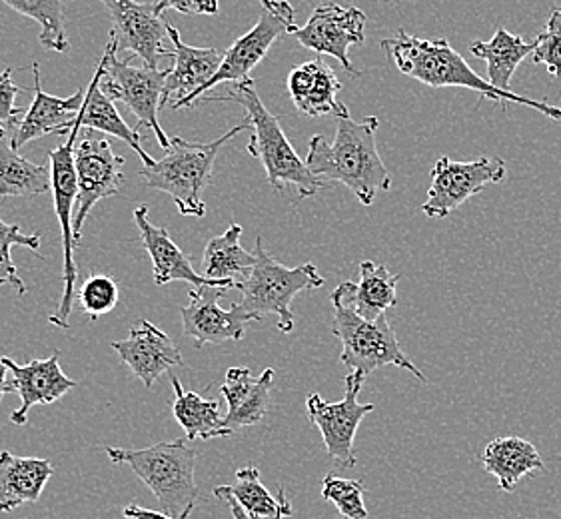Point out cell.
<instances>
[{
	"instance_id": "cell-1",
	"label": "cell",
	"mask_w": 561,
	"mask_h": 519,
	"mask_svg": "<svg viewBox=\"0 0 561 519\" xmlns=\"http://www.w3.org/2000/svg\"><path fill=\"white\" fill-rule=\"evenodd\" d=\"M380 120L368 116L362 123L352 116L337 118L334 142H325L324 136L310 138L306 164L320 181L342 182L359 204L371 206L378 193L392 188V174L386 169L378 145Z\"/></svg>"
},
{
	"instance_id": "cell-2",
	"label": "cell",
	"mask_w": 561,
	"mask_h": 519,
	"mask_svg": "<svg viewBox=\"0 0 561 519\" xmlns=\"http://www.w3.org/2000/svg\"><path fill=\"white\" fill-rule=\"evenodd\" d=\"M382 50L402 74L432 89H470L480 94V102L488 99L502 104L504 108L505 102H514L534 108L556 123L561 120V108L558 106H551L543 101H531L516 92L500 91L488 80L478 77V72L463 60L458 50L449 46L446 38L424 41L405 31H398L392 38H383Z\"/></svg>"
},
{
	"instance_id": "cell-3",
	"label": "cell",
	"mask_w": 561,
	"mask_h": 519,
	"mask_svg": "<svg viewBox=\"0 0 561 519\" xmlns=\"http://www.w3.org/2000/svg\"><path fill=\"white\" fill-rule=\"evenodd\" d=\"M204 101H234L244 106L247 118L254 130L252 140L248 145V152L250 157L262 162L270 186L274 191L282 193L286 186H293L298 196L306 200L316 196L320 188H324V182L310 172L306 160L296 154L288 136L282 130L278 118L264 106V102L256 92L254 80L237 82L226 96L201 99L198 102Z\"/></svg>"
},
{
	"instance_id": "cell-4",
	"label": "cell",
	"mask_w": 561,
	"mask_h": 519,
	"mask_svg": "<svg viewBox=\"0 0 561 519\" xmlns=\"http://www.w3.org/2000/svg\"><path fill=\"white\" fill-rule=\"evenodd\" d=\"M248 128H252V125L247 118L242 125L234 126L225 136L208 145L188 142L180 136H172L170 150H167L169 154L157 160L152 166H142L140 178L148 188L170 194L179 206L180 215L203 218L206 215L203 193L213 182L214 160L228 140Z\"/></svg>"
},
{
	"instance_id": "cell-5",
	"label": "cell",
	"mask_w": 561,
	"mask_h": 519,
	"mask_svg": "<svg viewBox=\"0 0 561 519\" xmlns=\"http://www.w3.org/2000/svg\"><path fill=\"white\" fill-rule=\"evenodd\" d=\"M113 463H124L135 472L157 497L160 511L172 519H188L198 501L194 480L196 452L186 446V438L162 441L145 450L106 448Z\"/></svg>"
},
{
	"instance_id": "cell-6",
	"label": "cell",
	"mask_w": 561,
	"mask_h": 519,
	"mask_svg": "<svg viewBox=\"0 0 561 519\" xmlns=\"http://www.w3.org/2000/svg\"><path fill=\"white\" fill-rule=\"evenodd\" d=\"M256 264L248 278L238 282L242 292L240 310L262 320L268 314L278 316V330L290 334L294 330L293 300L300 292L316 290L324 286L322 274L312 262L300 264L296 268H286L278 260L272 258L262 237L256 238Z\"/></svg>"
},
{
	"instance_id": "cell-7",
	"label": "cell",
	"mask_w": 561,
	"mask_h": 519,
	"mask_svg": "<svg viewBox=\"0 0 561 519\" xmlns=\"http://www.w3.org/2000/svg\"><path fill=\"white\" fill-rule=\"evenodd\" d=\"M334 305V324L332 334L342 344L340 361L348 368L350 372H358L368 378L374 370L383 366H398L408 372L414 373L417 380L427 382L426 376L414 361L405 356L396 338V332L390 326L386 314L378 320H364L354 312L352 305L342 302H332Z\"/></svg>"
},
{
	"instance_id": "cell-8",
	"label": "cell",
	"mask_w": 561,
	"mask_h": 519,
	"mask_svg": "<svg viewBox=\"0 0 561 519\" xmlns=\"http://www.w3.org/2000/svg\"><path fill=\"white\" fill-rule=\"evenodd\" d=\"M101 91L113 102H124L126 108L138 118L135 130L150 128L158 145L170 150V138L158 123V111H162V94L169 79V68L135 67L133 57L118 58V46L113 36L104 48L101 62Z\"/></svg>"
},
{
	"instance_id": "cell-9",
	"label": "cell",
	"mask_w": 561,
	"mask_h": 519,
	"mask_svg": "<svg viewBox=\"0 0 561 519\" xmlns=\"http://www.w3.org/2000/svg\"><path fill=\"white\" fill-rule=\"evenodd\" d=\"M80 130H72L68 135L67 142L48 152V162L53 170V196H55V212H57L60 234H62V252H65V264H62V280H65V292L60 298L57 312L48 318L50 324L58 327H68V318L72 314V305L77 300V280L79 270L75 264V249L79 246L75 238V216L72 206L79 198V182H77V170H75V142Z\"/></svg>"
},
{
	"instance_id": "cell-10",
	"label": "cell",
	"mask_w": 561,
	"mask_h": 519,
	"mask_svg": "<svg viewBox=\"0 0 561 519\" xmlns=\"http://www.w3.org/2000/svg\"><path fill=\"white\" fill-rule=\"evenodd\" d=\"M260 4L259 23L226 50L222 67L204 86L198 101L222 82L237 84L250 79V72L264 60L272 45L284 34L296 31V12L288 0H260Z\"/></svg>"
},
{
	"instance_id": "cell-11",
	"label": "cell",
	"mask_w": 561,
	"mask_h": 519,
	"mask_svg": "<svg viewBox=\"0 0 561 519\" xmlns=\"http://www.w3.org/2000/svg\"><path fill=\"white\" fill-rule=\"evenodd\" d=\"M505 174V162L497 157H482L472 162H456L442 157L432 169V184L422 212L427 218L442 220L456 212L461 204L483 193L485 186L504 181Z\"/></svg>"
},
{
	"instance_id": "cell-12",
	"label": "cell",
	"mask_w": 561,
	"mask_h": 519,
	"mask_svg": "<svg viewBox=\"0 0 561 519\" xmlns=\"http://www.w3.org/2000/svg\"><path fill=\"white\" fill-rule=\"evenodd\" d=\"M366 382L358 372H350L344 378L346 397L342 402H324L322 395H308L306 410L308 418L320 429L328 455L334 460L337 468H354L356 453L354 440L362 419L374 412V404H359L358 394Z\"/></svg>"
},
{
	"instance_id": "cell-13",
	"label": "cell",
	"mask_w": 561,
	"mask_h": 519,
	"mask_svg": "<svg viewBox=\"0 0 561 519\" xmlns=\"http://www.w3.org/2000/svg\"><path fill=\"white\" fill-rule=\"evenodd\" d=\"M79 147L75 148V170L79 182L77 215H75V238L82 242V227L89 218L90 210L104 198L118 196L124 186V159L114 154L108 138L82 132Z\"/></svg>"
},
{
	"instance_id": "cell-14",
	"label": "cell",
	"mask_w": 561,
	"mask_h": 519,
	"mask_svg": "<svg viewBox=\"0 0 561 519\" xmlns=\"http://www.w3.org/2000/svg\"><path fill=\"white\" fill-rule=\"evenodd\" d=\"M366 14L356 7H342L336 2L320 4L308 23L296 26L293 36L316 55H328L342 62L350 77L359 74L350 60V48L366 41Z\"/></svg>"
},
{
	"instance_id": "cell-15",
	"label": "cell",
	"mask_w": 561,
	"mask_h": 519,
	"mask_svg": "<svg viewBox=\"0 0 561 519\" xmlns=\"http://www.w3.org/2000/svg\"><path fill=\"white\" fill-rule=\"evenodd\" d=\"M113 19L111 36L118 53H130L145 60V67L158 68L162 57H174L164 48L169 38V21L158 14L154 2L136 0H101Z\"/></svg>"
},
{
	"instance_id": "cell-16",
	"label": "cell",
	"mask_w": 561,
	"mask_h": 519,
	"mask_svg": "<svg viewBox=\"0 0 561 519\" xmlns=\"http://www.w3.org/2000/svg\"><path fill=\"white\" fill-rule=\"evenodd\" d=\"M225 292L226 288L218 286L191 288V304L180 308L184 334L194 338L196 348H203L204 344L240 342L247 334L248 324L260 322L259 318L242 312L238 304H232L230 310H222L218 300Z\"/></svg>"
},
{
	"instance_id": "cell-17",
	"label": "cell",
	"mask_w": 561,
	"mask_h": 519,
	"mask_svg": "<svg viewBox=\"0 0 561 519\" xmlns=\"http://www.w3.org/2000/svg\"><path fill=\"white\" fill-rule=\"evenodd\" d=\"M169 38L174 45V67L169 68V79L160 104L162 108L170 104L174 111H180L198 101L204 86L222 67L225 55L216 48L184 45L179 31L170 23Z\"/></svg>"
},
{
	"instance_id": "cell-18",
	"label": "cell",
	"mask_w": 561,
	"mask_h": 519,
	"mask_svg": "<svg viewBox=\"0 0 561 519\" xmlns=\"http://www.w3.org/2000/svg\"><path fill=\"white\" fill-rule=\"evenodd\" d=\"M113 348L147 388L157 384L164 373L184 366L174 339L148 320L133 324L128 338L113 342Z\"/></svg>"
},
{
	"instance_id": "cell-19",
	"label": "cell",
	"mask_w": 561,
	"mask_h": 519,
	"mask_svg": "<svg viewBox=\"0 0 561 519\" xmlns=\"http://www.w3.org/2000/svg\"><path fill=\"white\" fill-rule=\"evenodd\" d=\"M34 74V101L23 120L16 125L11 136L12 150L21 148L43 136H68L75 130V123L79 118L80 111L84 106L87 89L75 92L70 99H58L53 94H46L41 84V67L38 62L33 65Z\"/></svg>"
},
{
	"instance_id": "cell-20",
	"label": "cell",
	"mask_w": 561,
	"mask_h": 519,
	"mask_svg": "<svg viewBox=\"0 0 561 519\" xmlns=\"http://www.w3.org/2000/svg\"><path fill=\"white\" fill-rule=\"evenodd\" d=\"M135 222L140 230V240L152 258V272H154V282L158 286L170 282H188L192 288H203V286H218L226 290L238 288L237 280H208V278H204L203 274L194 270L188 256L172 242L169 228L150 224L147 204L136 208Z\"/></svg>"
},
{
	"instance_id": "cell-21",
	"label": "cell",
	"mask_w": 561,
	"mask_h": 519,
	"mask_svg": "<svg viewBox=\"0 0 561 519\" xmlns=\"http://www.w3.org/2000/svg\"><path fill=\"white\" fill-rule=\"evenodd\" d=\"M2 361L11 370V382L14 394L21 395L23 404L11 414L12 424L24 426L28 419V410L33 406H48L58 397L77 388V382L70 380L60 370V354L55 351L46 360H31L26 366L2 356Z\"/></svg>"
},
{
	"instance_id": "cell-22",
	"label": "cell",
	"mask_w": 561,
	"mask_h": 519,
	"mask_svg": "<svg viewBox=\"0 0 561 519\" xmlns=\"http://www.w3.org/2000/svg\"><path fill=\"white\" fill-rule=\"evenodd\" d=\"M342 91V82L336 72L318 57L300 67L293 68L288 74V92L296 108L310 118L320 116H350L346 104L337 101V92Z\"/></svg>"
},
{
	"instance_id": "cell-23",
	"label": "cell",
	"mask_w": 561,
	"mask_h": 519,
	"mask_svg": "<svg viewBox=\"0 0 561 519\" xmlns=\"http://www.w3.org/2000/svg\"><path fill=\"white\" fill-rule=\"evenodd\" d=\"M274 370L266 368L254 378L248 368H230L226 372L222 395H225L228 412L225 426L230 431L256 426L266 418L270 410V392L274 385Z\"/></svg>"
},
{
	"instance_id": "cell-24",
	"label": "cell",
	"mask_w": 561,
	"mask_h": 519,
	"mask_svg": "<svg viewBox=\"0 0 561 519\" xmlns=\"http://www.w3.org/2000/svg\"><path fill=\"white\" fill-rule=\"evenodd\" d=\"M398 280L400 274H390L383 264L364 260L359 264L358 284H337L336 290L330 293V302L352 305L354 312L364 320H378L398 304Z\"/></svg>"
},
{
	"instance_id": "cell-25",
	"label": "cell",
	"mask_w": 561,
	"mask_h": 519,
	"mask_svg": "<svg viewBox=\"0 0 561 519\" xmlns=\"http://www.w3.org/2000/svg\"><path fill=\"white\" fill-rule=\"evenodd\" d=\"M53 475V463L0 452V514L36 501Z\"/></svg>"
},
{
	"instance_id": "cell-26",
	"label": "cell",
	"mask_w": 561,
	"mask_h": 519,
	"mask_svg": "<svg viewBox=\"0 0 561 519\" xmlns=\"http://www.w3.org/2000/svg\"><path fill=\"white\" fill-rule=\"evenodd\" d=\"M77 128L79 130L89 128V130H96L102 135L114 136V138L123 140L124 145H128L135 150L145 166H152L157 162L140 145V132L133 130L130 126L124 123V118L116 111L114 102L101 91V70L99 68H96V74L92 77L89 89H87L84 106H82L79 118L75 123V130Z\"/></svg>"
},
{
	"instance_id": "cell-27",
	"label": "cell",
	"mask_w": 561,
	"mask_h": 519,
	"mask_svg": "<svg viewBox=\"0 0 561 519\" xmlns=\"http://www.w3.org/2000/svg\"><path fill=\"white\" fill-rule=\"evenodd\" d=\"M482 463L485 472L494 475L500 487L507 494L516 489L522 477L543 470L538 448L524 438H497L490 441L483 450Z\"/></svg>"
},
{
	"instance_id": "cell-28",
	"label": "cell",
	"mask_w": 561,
	"mask_h": 519,
	"mask_svg": "<svg viewBox=\"0 0 561 519\" xmlns=\"http://www.w3.org/2000/svg\"><path fill=\"white\" fill-rule=\"evenodd\" d=\"M170 384L174 388L172 414L184 429L186 441L214 440L234 434L225 426L222 404L218 400H204L196 392H186L174 373H170Z\"/></svg>"
},
{
	"instance_id": "cell-29",
	"label": "cell",
	"mask_w": 561,
	"mask_h": 519,
	"mask_svg": "<svg viewBox=\"0 0 561 519\" xmlns=\"http://www.w3.org/2000/svg\"><path fill=\"white\" fill-rule=\"evenodd\" d=\"M536 43L529 45L522 36L497 28L492 41L473 43V57L482 58L488 65V82L500 91L512 92V79L524 58L529 57Z\"/></svg>"
},
{
	"instance_id": "cell-30",
	"label": "cell",
	"mask_w": 561,
	"mask_h": 519,
	"mask_svg": "<svg viewBox=\"0 0 561 519\" xmlns=\"http://www.w3.org/2000/svg\"><path fill=\"white\" fill-rule=\"evenodd\" d=\"M53 191V170L33 164L0 140V198H31Z\"/></svg>"
},
{
	"instance_id": "cell-31",
	"label": "cell",
	"mask_w": 561,
	"mask_h": 519,
	"mask_svg": "<svg viewBox=\"0 0 561 519\" xmlns=\"http://www.w3.org/2000/svg\"><path fill=\"white\" fill-rule=\"evenodd\" d=\"M242 227L230 224L222 237H216L206 244L203 256V274L208 280H237L248 278L256 264V256L240 244Z\"/></svg>"
},
{
	"instance_id": "cell-32",
	"label": "cell",
	"mask_w": 561,
	"mask_h": 519,
	"mask_svg": "<svg viewBox=\"0 0 561 519\" xmlns=\"http://www.w3.org/2000/svg\"><path fill=\"white\" fill-rule=\"evenodd\" d=\"M228 489L252 519H284L294 514L286 492L280 487L278 496H272L254 465L238 470L237 484L228 486Z\"/></svg>"
},
{
	"instance_id": "cell-33",
	"label": "cell",
	"mask_w": 561,
	"mask_h": 519,
	"mask_svg": "<svg viewBox=\"0 0 561 519\" xmlns=\"http://www.w3.org/2000/svg\"><path fill=\"white\" fill-rule=\"evenodd\" d=\"M12 11L33 19L41 24V45L53 53H68L67 24H65V4L62 0H2Z\"/></svg>"
},
{
	"instance_id": "cell-34",
	"label": "cell",
	"mask_w": 561,
	"mask_h": 519,
	"mask_svg": "<svg viewBox=\"0 0 561 519\" xmlns=\"http://www.w3.org/2000/svg\"><path fill=\"white\" fill-rule=\"evenodd\" d=\"M0 212H2V208H0ZM14 246L38 250L41 249V234H24L21 227L7 224L0 216V286L9 284L16 292L24 296L28 290L19 276L16 264L12 262L11 250Z\"/></svg>"
},
{
	"instance_id": "cell-35",
	"label": "cell",
	"mask_w": 561,
	"mask_h": 519,
	"mask_svg": "<svg viewBox=\"0 0 561 519\" xmlns=\"http://www.w3.org/2000/svg\"><path fill=\"white\" fill-rule=\"evenodd\" d=\"M118 284L106 274H90L89 278L80 286V292L77 293V300L82 305L84 314L90 320L104 316L113 312L114 305L118 304Z\"/></svg>"
},
{
	"instance_id": "cell-36",
	"label": "cell",
	"mask_w": 561,
	"mask_h": 519,
	"mask_svg": "<svg viewBox=\"0 0 561 519\" xmlns=\"http://www.w3.org/2000/svg\"><path fill=\"white\" fill-rule=\"evenodd\" d=\"M322 497L332 501L346 519L368 518V509L364 506V484L358 480L325 475L322 482Z\"/></svg>"
},
{
	"instance_id": "cell-37",
	"label": "cell",
	"mask_w": 561,
	"mask_h": 519,
	"mask_svg": "<svg viewBox=\"0 0 561 519\" xmlns=\"http://www.w3.org/2000/svg\"><path fill=\"white\" fill-rule=\"evenodd\" d=\"M531 60L546 65L556 79H561V9L551 12L546 31L536 41Z\"/></svg>"
},
{
	"instance_id": "cell-38",
	"label": "cell",
	"mask_w": 561,
	"mask_h": 519,
	"mask_svg": "<svg viewBox=\"0 0 561 519\" xmlns=\"http://www.w3.org/2000/svg\"><path fill=\"white\" fill-rule=\"evenodd\" d=\"M23 94V89L12 82V70L7 68L0 72V140H11L12 132L16 128V116L23 113L21 106H16V96Z\"/></svg>"
},
{
	"instance_id": "cell-39",
	"label": "cell",
	"mask_w": 561,
	"mask_h": 519,
	"mask_svg": "<svg viewBox=\"0 0 561 519\" xmlns=\"http://www.w3.org/2000/svg\"><path fill=\"white\" fill-rule=\"evenodd\" d=\"M154 4H157L158 14L169 9L182 14H216L220 9L218 0H158Z\"/></svg>"
},
{
	"instance_id": "cell-40",
	"label": "cell",
	"mask_w": 561,
	"mask_h": 519,
	"mask_svg": "<svg viewBox=\"0 0 561 519\" xmlns=\"http://www.w3.org/2000/svg\"><path fill=\"white\" fill-rule=\"evenodd\" d=\"M214 496L218 497L222 504H226V508L230 509V514H232V518L234 519H252L248 516L247 511L242 509V506L238 504L234 496L230 494V489L228 486H218L214 487Z\"/></svg>"
},
{
	"instance_id": "cell-41",
	"label": "cell",
	"mask_w": 561,
	"mask_h": 519,
	"mask_svg": "<svg viewBox=\"0 0 561 519\" xmlns=\"http://www.w3.org/2000/svg\"><path fill=\"white\" fill-rule=\"evenodd\" d=\"M124 518L126 519H172L162 511H154V509L140 508V506H128L124 508Z\"/></svg>"
},
{
	"instance_id": "cell-42",
	"label": "cell",
	"mask_w": 561,
	"mask_h": 519,
	"mask_svg": "<svg viewBox=\"0 0 561 519\" xmlns=\"http://www.w3.org/2000/svg\"><path fill=\"white\" fill-rule=\"evenodd\" d=\"M4 394H14V388L11 382V370L7 368V364L0 358V400Z\"/></svg>"
},
{
	"instance_id": "cell-43",
	"label": "cell",
	"mask_w": 561,
	"mask_h": 519,
	"mask_svg": "<svg viewBox=\"0 0 561 519\" xmlns=\"http://www.w3.org/2000/svg\"><path fill=\"white\" fill-rule=\"evenodd\" d=\"M344 519H346V518H344Z\"/></svg>"
}]
</instances>
